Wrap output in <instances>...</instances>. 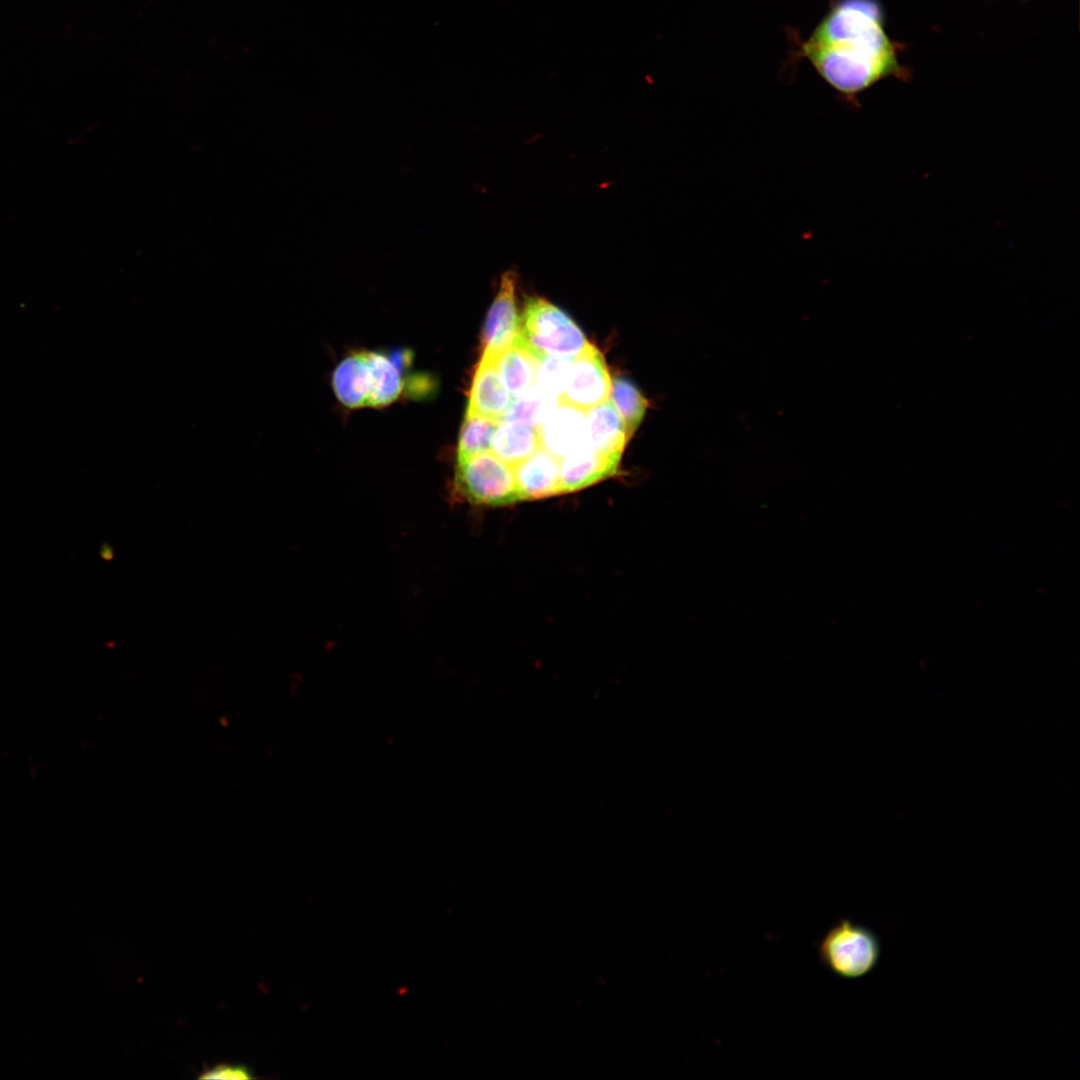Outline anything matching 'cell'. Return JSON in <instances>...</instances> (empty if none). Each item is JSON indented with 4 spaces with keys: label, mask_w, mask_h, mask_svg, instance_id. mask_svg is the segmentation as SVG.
Segmentation results:
<instances>
[{
    "label": "cell",
    "mask_w": 1080,
    "mask_h": 1080,
    "mask_svg": "<svg viewBox=\"0 0 1080 1080\" xmlns=\"http://www.w3.org/2000/svg\"><path fill=\"white\" fill-rule=\"evenodd\" d=\"M802 55L837 92L852 97L895 72L896 58L874 0H834Z\"/></svg>",
    "instance_id": "cell-1"
},
{
    "label": "cell",
    "mask_w": 1080,
    "mask_h": 1080,
    "mask_svg": "<svg viewBox=\"0 0 1080 1080\" xmlns=\"http://www.w3.org/2000/svg\"><path fill=\"white\" fill-rule=\"evenodd\" d=\"M515 340L540 362L547 357L571 359L589 343L564 311L541 297L526 299Z\"/></svg>",
    "instance_id": "cell-2"
},
{
    "label": "cell",
    "mask_w": 1080,
    "mask_h": 1080,
    "mask_svg": "<svg viewBox=\"0 0 1080 1080\" xmlns=\"http://www.w3.org/2000/svg\"><path fill=\"white\" fill-rule=\"evenodd\" d=\"M817 951L822 965L834 975L856 980L877 967L882 948L872 929L844 918L825 933Z\"/></svg>",
    "instance_id": "cell-3"
},
{
    "label": "cell",
    "mask_w": 1080,
    "mask_h": 1080,
    "mask_svg": "<svg viewBox=\"0 0 1080 1080\" xmlns=\"http://www.w3.org/2000/svg\"><path fill=\"white\" fill-rule=\"evenodd\" d=\"M455 489L471 504L504 506L519 502L512 468L491 451L457 458Z\"/></svg>",
    "instance_id": "cell-4"
},
{
    "label": "cell",
    "mask_w": 1080,
    "mask_h": 1080,
    "mask_svg": "<svg viewBox=\"0 0 1080 1080\" xmlns=\"http://www.w3.org/2000/svg\"><path fill=\"white\" fill-rule=\"evenodd\" d=\"M611 388L612 380L602 354L594 345L588 343L570 360L557 403L587 412L607 401Z\"/></svg>",
    "instance_id": "cell-5"
},
{
    "label": "cell",
    "mask_w": 1080,
    "mask_h": 1080,
    "mask_svg": "<svg viewBox=\"0 0 1080 1080\" xmlns=\"http://www.w3.org/2000/svg\"><path fill=\"white\" fill-rule=\"evenodd\" d=\"M516 287V273L512 270L503 273L483 328L485 353H498L511 345L518 334L520 316L516 307Z\"/></svg>",
    "instance_id": "cell-6"
},
{
    "label": "cell",
    "mask_w": 1080,
    "mask_h": 1080,
    "mask_svg": "<svg viewBox=\"0 0 1080 1080\" xmlns=\"http://www.w3.org/2000/svg\"><path fill=\"white\" fill-rule=\"evenodd\" d=\"M538 430L541 447L561 460L585 445V412L556 403Z\"/></svg>",
    "instance_id": "cell-7"
},
{
    "label": "cell",
    "mask_w": 1080,
    "mask_h": 1080,
    "mask_svg": "<svg viewBox=\"0 0 1080 1080\" xmlns=\"http://www.w3.org/2000/svg\"><path fill=\"white\" fill-rule=\"evenodd\" d=\"M518 500L562 494L560 460L542 447L513 468Z\"/></svg>",
    "instance_id": "cell-8"
},
{
    "label": "cell",
    "mask_w": 1080,
    "mask_h": 1080,
    "mask_svg": "<svg viewBox=\"0 0 1080 1080\" xmlns=\"http://www.w3.org/2000/svg\"><path fill=\"white\" fill-rule=\"evenodd\" d=\"M512 400L493 358L483 353L474 374L466 413L501 421Z\"/></svg>",
    "instance_id": "cell-9"
},
{
    "label": "cell",
    "mask_w": 1080,
    "mask_h": 1080,
    "mask_svg": "<svg viewBox=\"0 0 1080 1080\" xmlns=\"http://www.w3.org/2000/svg\"><path fill=\"white\" fill-rule=\"evenodd\" d=\"M621 458L607 456L586 445L560 460L562 494L586 488L617 472Z\"/></svg>",
    "instance_id": "cell-10"
},
{
    "label": "cell",
    "mask_w": 1080,
    "mask_h": 1080,
    "mask_svg": "<svg viewBox=\"0 0 1080 1080\" xmlns=\"http://www.w3.org/2000/svg\"><path fill=\"white\" fill-rule=\"evenodd\" d=\"M629 439L624 422L610 399L585 412V445L589 448L621 458Z\"/></svg>",
    "instance_id": "cell-11"
},
{
    "label": "cell",
    "mask_w": 1080,
    "mask_h": 1080,
    "mask_svg": "<svg viewBox=\"0 0 1080 1080\" xmlns=\"http://www.w3.org/2000/svg\"><path fill=\"white\" fill-rule=\"evenodd\" d=\"M486 354L493 358L499 376L513 398L536 385L540 361L515 339L498 353Z\"/></svg>",
    "instance_id": "cell-12"
},
{
    "label": "cell",
    "mask_w": 1080,
    "mask_h": 1080,
    "mask_svg": "<svg viewBox=\"0 0 1080 1080\" xmlns=\"http://www.w3.org/2000/svg\"><path fill=\"white\" fill-rule=\"evenodd\" d=\"M332 384L338 400L345 406H368L371 375L366 353H356L345 358L335 369Z\"/></svg>",
    "instance_id": "cell-13"
},
{
    "label": "cell",
    "mask_w": 1080,
    "mask_h": 1080,
    "mask_svg": "<svg viewBox=\"0 0 1080 1080\" xmlns=\"http://www.w3.org/2000/svg\"><path fill=\"white\" fill-rule=\"evenodd\" d=\"M541 448L538 427L522 422L500 421L491 452L513 468Z\"/></svg>",
    "instance_id": "cell-14"
},
{
    "label": "cell",
    "mask_w": 1080,
    "mask_h": 1080,
    "mask_svg": "<svg viewBox=\"0 0 1080 1080\" xmlns=\"http://www.w3.org/2000/svg\"><path fill=\"white\" fill-rule=\"evenodd\" d=\"M366 355L371 375L368 406L381 407L388 405L395 401L402 392L401 370L393 363L390 357L382 353L367 352Z\"/></svg>",
    "instance_id": "cell-15"
},
{
    "label": "cell",
    "mask_w": 1080,
    "mask_h": 1080,
    "mask_svg": "<svg viewBox=\"0 0 1080 1080\" xmlns=\"http://www.w3.org/2000/svg\"><path fill=\"white\" fill-rule=\"evenodd\" d=\"M609 399L622 418L629 438L641 423L648 407L647 399L628 379L615 377Z\"/></svg>",
    "instance_id": "cell-16"
},
{
    "label": "cell",
    "mask_w": 1080,
    "mask_h": 1080,
    "mask_svg": "<svg viewBox=\"0 0 1080 1080\" xmlns=\"http://www.w3.org/2000/svg\"><path fill=\"white\" fill-rule=\"evenodd\" d=\"M555 400L536 384L512 400L501 421L522 422L539 427L556 405Z\"/></svg>",
    "instance_id": "cell-17"
},
{
    "label": "cell",
    "mask_w": 1080,
    "mask_h": 1080,
    "mask_svg": "<svg viewBox=\"0 0 1080 1080\" xmlns=\"http://www.w3.org/2000/svg\"><path fill=\"white\" fill-rule=\"evenodd\" d=\"M500 421L466 413L462 425L457 458L490 451L493 435Z\"/></svg>",
    "instance_id": "cell-18"
},
{
    "label": "cell",
    "mask_w": 1080,
    "mask_h": 1080,
    "mask_svg": "<svg viewBox=\"0 0 1080 1080\" xmlns=\"http://www.w3.org/2000/svg\"><path fill=\"white\" fill-rule=\"evenodd\" d=\"M571 359L547 357L540 362L536 384L555 399L563 389Z\"/></svg>",
    "instance_id": "cell-19"
},
{
    "label": "cell",
    "mask_w": 1080,
    "mask_h": 1080,
    "mask_svg": "<svg viewBox=\"0 0 1080 1080\" xmlns=\"http://www.w3.org/2000/svg\"><path fill=\"white\" fill-rule=\"evenodd\" d=\"M251 1070L242 1064H219L206 1071L200 1076L202 1079H251Z\"/></svg>",
    "instance_id": "cell-20"
}]
</instances>
